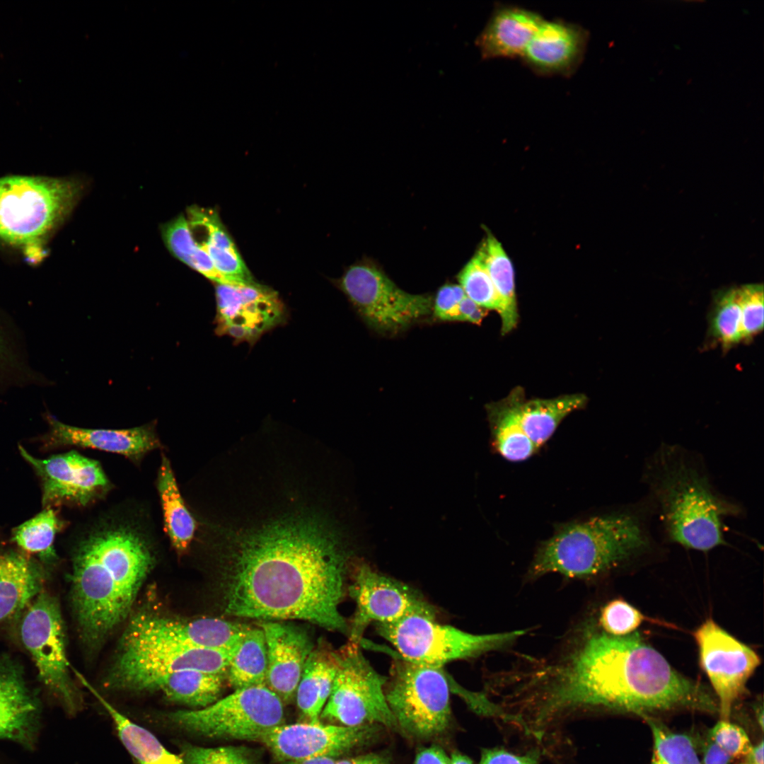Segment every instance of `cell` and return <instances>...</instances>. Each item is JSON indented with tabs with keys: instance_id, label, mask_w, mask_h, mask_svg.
<instances>
[{
	"instance_id": "9c48e42d",
	"label": "cell",
	"mask_w": 764,
	"mask_h": 764,
	"mask_svg": "<svg viewBox=\"0 0 764 764\" xmlns=\"http://www.w3.org/2000/svg\"><path fill=\"white\" fill-rule=\"evenodd\" d=\"M284 702L267 685L236 689L199 709L168 713L166 719L182 730L210 738L258 741L284 724Z\"/></svg>"
},
{
	"instance_id": "9f6ffc18",
	"label": "cell",
	"mask_w": 764,
	"mask_h": 764,
	"mask_svg": "<svg viewBox=\"0 0 764 764\" xmlns=\"http://www.w3.org/2000/svg\"><path fill=\"white\" fill-rule=\"evenodd\" d=\"M739 764H749V763H746V762H744V761H743V762H742V763H740Z\"/></svg>"
},
{
	"instance_id": "681fc988",
	"label": "cell",
	"mask_w": 764,
	"mask_h": 764,
	"mask_svg": "<svg viewBox=\"0 0 764 764\" xmlns=\"http://www.w3.org/2000/svg\"><path fill=\"white\" fill-rule=\"evenodd\" d=\"M745 760L749 764H764V746L762 739L756 745H752L751 749L744 756Z\"/></svg>"
},
{
	"instance_id": "7c38bea8",
	"label": "cell",
	"mask_w": 764,
	"mask_h": 764,
	"mask_svg": "<svg viewBox=\"0 0 764 764\" xmlns=\"http://www.w3.org/2000/svg\"><path fill=\"white\" fill-rule=\"evenodd\" d=\"M337 284L364 322L380 333L395 334L432 311V297L407 293L376 266H350Z\"/></svg>"
},
{
	"instance_id": "4316f807",
	"label": "cell",
	"mask_w": 764,
	"mask_h": 764,
	"mask_svg": "<svg viewBox=\"0 0 764 764\" xmlns=\"http://www.w3.org/2000/svg\"><path fill=\"white\" fill-rule=\"evenodd\" d=\"M523 390L517 387L503 400L487 405L492 444L497 452L511 462H520L538 451L523 431L518 416Z\"/></svg>"
},
{
	"instance_id": "db71d44e",
	"label": "cell",
	"mask_w": 764,
	"mask_h": 764,
	"mask_svg": "<svg viewBox=\"0 0 764 764\" xmlns=\"http://www.w3.org/2000/svg\"><path fill=\"white\" fill-rule=\"evenodd\" d=\"M0 764H17L16 761L0 753Z\"/></svg>"
},
{
	"instance_id": "836d02e7",
	"label": "cell",
	"mask_w": 764,
	"mask_h": 764,
	"mask_svg": "<svg viewBox=\"0 0 764 764\" xmlns=\"http://www.w3.org/2000/svg\"><path fill=\"white\" fill-rule=\"evenodd\" d=\"M161 233L166 245L176 258L216 284L224 283L208 253L196 241L183 215L166 224Z\"/></svg>"
},
{
	"instance_id": "2e32d148",
	"label": "cell",
	"mask_w": 764,
	"mask_h": 764,
	"mask_svg": "<svg viewBox=\"0 0 764 764\" xmlns=\"http://www.w3.org/2000/svg\"><path fill=\"white\" fill-rule=\"evenodd\" d=\"M378 724L356 727L325 724L320 721L285 723L265 732L258 739L280 761L321 757L335 758L371 741Z\"/></svg>"
},
{
	"instance_id": "484cf974",
	"label": "cell",
	"mask_w": 764,
	"mask_h": 764,
	"mask_svg": "<svg viewBox=\"0 0 764 764\" xmlns=\"http://www.w3.org/2000/svg\"><path fill=\"white\" fill-rule=\"evenodd\" d=\"M45 572L22 553H0V623L21 616L42 591Z\"/></svg>"
},
{
	"instance_id": "ba28073f",
	"label": "cell",
	"mask_w": 764,
	"mask_h": 764,
	"mask_svg": "<svg viewBox=\"0 0 764 764\" xmlns=\"http://www.w3.org/2000/svg\"><path fill=\"white\" fill-rule=\"evenodd\" d=\"M387 678L386 697L398 729L417 739L435 737L448 729L450 689L442 668L397 657Z\"/></svg>"
},
{
	"instance_id": "5bb4252c",
	"label": "cell",
	"mask_w": 764,
	"mask_h": 764,
	"mask_svg": "<svg viewBox=\"0 0 764 764\" xmlns=\"http://www.w3.org/2000/svg\"><path fill=\"white\" fill-rule=\"evenodd\" d=\"M701 667L717 698L719 719L729 720L735 702L743 695L760 659L751 647L707 619L693 633Z\"/></svg>"
},
{
	"instance_id": "e0dca14e",
	"label": "cell",
	"mask_w": 764,
	"mask_h": 764,
	"mask_svg": "<svg viewBox=\"0 0 764 764\" xmlns=\"http://www.w3.org/2000/svg\"><path fill=\"white\" fill-rule=\"evenodd\" d=\"M216 332L253 345L286 318L277 292L258 283L216 284Z\"/></svg>"
},
{
	"instance_id": "74e56055",
	"label": "cell",
	"mask_w": 764,
	"mask_h": 764,
	"mask_svg": "<svg viewBox=\"0 0 764 764\" xmlns=\"http://www.w3.org/2000/svg\"><path fill=\"white\" fill-rule=\"evenodd\" d=\"M458 279L468 298L485 310L499 313L500 300L478 252L461 271Z\"/></svg>"
},
{
	"instance_id": "3957f363",
	"label": "cell",
	"mask_w": 764,
	"mask_h": 764,
	"mask_svg": "<svg viewBox=\"0 0 764 764\" xmlns=\"http://www.w3.org/2000/svg\"><path fill=\"white\" fill-rule=\"evenodd\" d=\"M72 602L83 638L102 642L129 615L154 558L129 526H106L82 540L73 555Z\"/></svg>"
},
{
	"instance_id": "5b68a950",
	"label": "cell",
	"mask_w": 764,
	"mask_h": 764,
	"mask_svg": "<svg viewBox=\"0 0 764 764\" xmlns=\"http://www.w3.org/2000/svg\"><path fill=\"white\" fill-rule=\"evenodd\" d=\"M651 511L647 502L562 526L538 547L528 577L589 579L642 555L654 544Z\"/></svg>"
},
{
	"instance_id": "277c9868",
	"label": "cell",
	"mask_w": 764,
	"mask_h": 764,
	"mask_svg": "<svg viewBox=\"0 0 764 764\" xmlns=\"http://www.w3.org/2000/svg\"><path fill=\"white\" fill-rule=\"evenodd\" d=\"M642 481L667 539L685 548L707 552L726 543L724 521L741 514V507L714 487L695 453L662 444L647 458Z\"/></svg>"
},
{
	"instance_id": "f907efd6",
	"label": "cell",
	"mask_w": 764,
	"mask_h": 764,
	"mask_svg": "<svg viewBox=\"0 0 764 764\" xmlns=\"http://www.w3.org/2000/svg\"><path fill=\"white\" fill-rule=\"evenodd\" d=\"M335 758L321 757L285 762L284 764H335Z\"/></svg>"
},
{
	"instance_id": "8992f818",
	"label": "cell",
	"mask_w": 764,
	"mask_h": 764,
	"mask_svg": "<svg viewBox=\"0 0 764 764\" xmlns=\"http://www.w3.org/2000/svg\"><path fill=\"white\" fill-rule=\"evenodd\" d=\"M81 192L73 179L12 175L0 178V240L37 264L47 255L51 233L69 214Z\"/></svg>"
},
{
	"instance_id": "ee69618b",
	"label": "cell",
	"mask_w": 764,
	"mask_h": 764,
	"mask_svg": "<svg viewBox=\"0 0 764 764\" xmlns=\"http://www.w3.org/2000/svg\"><path fill=\"white\" fill-rule=\"evenodd\" d=\"M479 764H538L537 753L518 756L502 748L484 749Z\"/></svg>"
},
{
	"instance_id": "11a10c76",
	"label": "cell",
	"mask_w": 764,
	"mask_h": 764,
	"mask_svg": "<svg viewBox=\"0 0 764 764\" xmlns=\"http://www.w3.org/2000/svg\"><path fill=\"white\" fill-rule=\"evenodd\" d=\"M756 714H757V719L758 720V724H760L761 729H763V711L762 706L758 708V710L756 711Z\"/></svg>"
},
{
	"instance_id": "8fae6325",
	"label": "cell",
	"mask_w": 764,
	"mask_h": 764,
	"mask_svg": "<svg viewBox=\"0 0 764 764\" xmlns=\"http://www.w3.org/2000/svg\"><path fill=\"white\" fill-rule=\"evenodd\" d=\"M338 653L339 665L320 719L341 725H383L398 729L386 697L387 677L379 673L351 642Z\"/></svg>"
},
{
	"instance_id": "f6af8a7d",
	"label": "cell",
	"mask_w": 764,
	"mask_h": 764,
	"mask_svg": "<svg viewBox=\"0 0 764 764\" xmlns=\"http://www.w3.org/2000/svg\"><path fill=\"white\" fill-rule=\"evenodd\" d=\"M486 316V310L466 296L460 302L456 321L480 324Z\"/></svg>"
},
{
	"instance_id": "8d00e7d4",
	"label": "cell",
	"mask_w": 764,
	"mask_h": 764,
	"mask_svg": "<svg viewBox=\"0 0 764 764\" xmlns=\"http://www.w3.org/2000/svg\"><path fill=\"white\" fill-rule=\"evenodd\" d=\"M737 287L724 289L714 296L710 317V331L724 348L743 341Z\"/></svg>"
},
{
	"instance_id": "f1b7e54d",
	"label": "cell",
	"mask_w": 764,
	"mask_h": 764,
	"mask_svg": "<svg viewBox=\"0 0 764 764\" xmlns=\"http://www.w3.org/2000/svg\"><path fill=\"white\" fill-rule=\"evenodd\" d=\"M587 400L586 396L581 393L549 399L523 398L518 408L521 427L538 451L552 436L560 422L569 414L583 408Z\"/></svg>"
},
{
	"instance_id": "52a82bcc",
	"label": "cell",
	"mask_w": 764,
	"mask_h": 764,
	"mask_svg": "<svg viewBox=\"0 0 764 764\" xmlns=\"http://www.w3.org/2000/svg\"><path fill=\"white\" fill-rule=\"evenodd\" d=\"M376 625L378 634L395 647L399 657L440 668L453 661L505 649L526 633V630H516L473 634L419 615Z\"/></svg>"
},
{
	"instance_id": "9a60e30c",
	"label": "cell",
	"mask_w": 764,
	"mask_h": 764,
	"mask_svg": "<svg viewBox=\"0 0 764 764\" xmlns=\"http://www.w3.org/2000/svg\"><path fill=\"white\" fill-rule=\"evenodd\" d=\"M248 627L218 618L184 620L144 611L131 619L121 643L231 650Z\"/></svg>"
},
{
	"instance_id": "7dc6e473",
	"label": "cell",
	"mask_w": 764,
	"mask_h": 764,
	"mask_svg": "<svg viewBox=\"0 0 764 764\" xmlns=\"http://www.w3.org/2000/svg\"><path fill=\"white\" fill-rule=\"evenodd\" d=\"M414 764H450V757L441 747L433 746L418 752Z\"/></svg>"
},
{
	"instance_id": "30bf717a",
	"label": "cell",
	"mask_w": 764,
	"mask_h": 764,
	"mask_svg": "<svg viewBox=\"0 0 764 764\" xmlns=\"http://www.w3.org/2000/svg\"><path fill=\"white\" fill-rule=\"evenodd\" d=\"M19 635L40 682L71 716L82 707V696L70 673L64 622L57 600L42 591L21 614Z\"/></svg>"
},
{
	"instance_id": "7a4b0ae2",
	"label": "cell",
	"mask_w": 764,
	"mask_h": 764,
	"mask_svg": "<svg viewBox=\"0 0 764 764\" xmlns=\"http://www.w3.org/2000/svg\"><path fill=\"white\" fill-rule=\"evenodd\" d=\"M226 589V614L301 620L347 633L340 612L347 553L335 533L311 521L267 526L236 550Z\"/></svg>"
},
{
	"instance_id": "6da1fadb",
	"label": "cell",
	"mask_w": 764,
	"mask_h": 764,
	"mask_svg": "<svg viewBox=\"0 0 764 764\" xmlns=\"http://www.w3.org/2000/svg\"><path fill=\"white\" fill-rule=\"evenodd\" d=\"M523 685L531 716L541 726L589 709L639 716L680 708L718 712L703 685L677 672L639 634L612 636L595 622L580 627L555 658L524 671Z\"/></svg>"
},
{
	"instance_id": "7bdbcfd3",
	"label": "cell",
	"mask_w": 764,
	"mask_h": 764,
	"mask_svg": "<svg viewBox=\"0 0 764 764\" xmlns=\"http://www.w3.org/2000/svg\"><path fill=\"white\" fill-rule=\"evenodd\" d=\"M465 296L459 284H444L438 290L432 306L434 316L443 321H456L459 303Z\"/></svg>"
},
{
	"instance_id": "44dd1931",
	"label": "cell",
	"mask_w": 764,
	"mask_h": 764,
	"mask_svg": "<svg viewBox=\"0 0 764 764\" xmlns=\"http://www.w3.org/2000/svg\"><path fill=\"white\" fill-rule=\"evenodd\" d=\"M260 627L267 646L265 685L284 703L290 702L313 651L311 640L306 632L291 625L266 622Z\"/></svg>"
},
{
	"instance_id": "c3c4849f",
	"label": "cell",
	"mask_w": 764,
	"mask_h": 764,
	"mask_svg": "<svg viewBox=\"0 0 764 764\" xmlns=\"http://www.w3.org/2000/svg\"><path fill=\"white\" fill-rule=\"evenodd\" d=\"M335 764H390V758L383 753H367L336 760Z\"/></svg>"
},
{
	"instance_id": "603a6c76",
	"label": "cell",
	"mask_w": 764,
	"mask_h": 764,
	"mask_svg": "<svg viewBox=\"0 0 764 764\" xmlns=\"http://www.w3.org/2000/svg\"><path fill=\"white\" fill-rule=\"evenodd\" d=\"M225 678L224 675L197 671L162 672L128 678L112 689L159 692L171 702L199 709L219 699Z\"/></svg>"
},
{
	"instance_id": "d6986e66",
	"label": "cell",
	"mask_w": 764,
	"mask_h": 764,
	"mask_svg": "<svg viewBox=\"0 0 764 764\" xmlns=\"http://www.w3.org/2000/svg\"><path fill=\"white\" fill-rule=\"evenodd\" d=\"M588 41L589 33L581 25L544 19L521 59L538 75L568 77L582 62Z\"/></svg>"
},
{
	"instance_id": "1f68e13d",
	"label": "cell",
	"mask_w": 764,
	"mask_h": 764,
	"mask_svg": "<svg viewBox=\"0 0 764 764\" xmlns=\"http://www.w3.org/2000/svg\"><path fill=\"white\" fill-rule=\"evenodd\" d=\"M158 490L164 518V526L170 542L178 552L185 551L194 536L196 524L185 505L169 461L162 456L158 476Z\"/></svg>"
},
{
	"instance_id": "7402d4cb",
	"label": "cell",
	"mask_w": 764,
	"mask_h": 764,
	"mask_svg": "<svg viewBox=\"0 0 764 764\" xmlns=\"http://www.w3.org/2000/svg\"><path fill=\"white\" fill-rule=\"evenodd\" d=\"M50 431L45 437L46 447L76 446L91 448L139 459L160 446L152 426L124 429H86L65 424L47 417Z\"/></svg>"
},
{
	"instance_id": "ab89813d",
	"label": "cell",
	"mask_w": 764,
	"mask_h": 764,
	"mask_svg": "<svg viewBox=\"0 0 764 764\" xmlns=\"http://www.w3.org/2000/svg\"><path fill=\"white\" fill-rule=\"evenodd\" d=\"M743 341L751 340L763 328V286L751 284L737 287Z\"/></svg>"
},
{
	"instance_id": "d6a6232c",
	"label": "cell",
	"mask_w": 764,
	"mask_h": 764,
	"mask_svg": "<svg viewBox=\"0 0 764 764\" xmlns=\"http://www.w3.org/2000/svg\"><path fill=\"white\" fill-rule=\"evenodd\" d=\"M267 670L263 630L248 626L230 659L226 678L235 690L263 685L266 684Z\"/></svg>"
},
{
	"instance_id": "d590c367",
	"label": "cell",
	"mask_w": 764,
	"mask_h": 764,
	"mask_svg": "<svg viewBox=\"0 0 764 764\" xmlns=\"http://www.w3.org/2000/svg\"><path fill=\"white\" fill-rule=\"evenodd\" d=\"M641 717L645 719L652 734L653 753L650 764H702L690 736L671 731L649 714Z\"/></svg>"
},
{
	"instance_id": "f35d334b",
	"label": "cell",
	"mask_w": 764,
	"mask_h": 764,
	"mask_svg": "<svg viewBox=\"0 0 764 764\" xmlns=\"http://www.w3.org/2000/svg\"><path fill=\"white\" fill-rule=\"evenodd\" d=\"M645 620V616L623 599H613L601 609L598 625L608 635L623 637L632 634Z\"/></svg>"
},
{
	"instance_id": "d4e9b609",
	"label": "cell",
	"mask_w": 764,
	"mask_h": 764,
	"mask_svg": "<svg viewBox=\"0 0 764 764\" xmlns=\"http://www.w3.org/2000/svg\"><path fill=\"white\" fill-rule=\"evenodd\" d=\"M187 214L190 227L204 233V240L197 243L208 253L224 284L255 283L217 213L193 206L188 209Z\"/></svg>"
},
{
	"instance_id": "ffe728a7",
	"label": "cell",
	"mask_w": 764,
	"mask_h": 764,
	"mask_svg": "<svg viewBox=\"0 0 764 764\" xmlns=\"http://www.w3.org/2000/svg\"><path fill=\"white\" fill-rule=\"evenodd\" d=\"M42 727L40 701L28 688L17 665L0 659V740L34 751Z\"/></svg>"
},
{
	"instance_id": "4fadbf2b",
	"label": "cell",
	"mask_w": 764,
	"mask_h": 764,
	"mask_svg": "<svg viewBox=\"0 0 764 764\" xmlns=\"http://www.w3.org/2000/svg\"><path fill=\"white\" fill-rule=\"evenodd\" d=\"M349 592L356 610L348 642L355 644L360 645L372 623H390L413 615L436 618L435 608L417 591L366 564L357 568Z\"/></svg>"
},
{
	"instance_id": "e575fe53",
	"label": "cell",
	"mask_w": 764,
	"mask_h": 764,
	"mask_svg": "<svg viewBox=\"0 0 764 764\" xmlns=\"http://www.w3.org/2000/svg\"><path fill=\"white\" fill-rule=\"evenodd\" d=\"M62 522L57 511L47 507L32 519L13 528L11 540L23 550L45 562L56 559L54 540Z\"/></svg>"
},
{
	"instance_id": "83f0119b",
	"label": "cell",
	"mask_w": 764,
	"mask_h": 764,
	"mask_svg": "<svg viewBox=\"0 0 764 764\" xmlns=\"http://www.w3.org/2000/svg\"><path fill=\"white\" fill-rule=\"evenodd\" d=\"M339 665L337 652L325 648L313 650L298 685L297 706L307 722L320 721L330 696Z\"/></svg>"
},
{
	"instance_id": "bcb514c9",
	"label": "cell",
	"mask_w": 764,
	"mask_h": 764,
	"mask_svg": "<svg viewBox=\"0 0 764 764\" xmlns=\"http://www.w3.org/2000/svg\"><path fill=\"white\" fill-rule=\"evenodd\" d=\"M732 760L716 743L707 738L702 748V764H730Z\"/></svg>"
},
{
	"instance_id": "f5cc1de1",
	"label": "cell",
	"mask_w": 764,
	"mask_h": 764,
	"mask_svg": "<svg viewBox=\"0 0 764 764\" xmlns=\"http://www.w3.org/2000/svg\"><path fill=\"white\" fill-rule=\"evenodd\" d=\"M6 344L3 337V335L0 330V361L6 357Z\"/></svg>"
},
{
	"instance_id": "816d5d0a",
	"label": "cell",
	"mask_w": 764,
	"mask_h": 764,
	"mask_svg": "<svg viewBox=\"0 0 764 764\" xmlns=\"http://www.w3.org/2000/svg\"><path fill=\"white\" fill-rule=\"evenodd\" d=\"M450 764H473V763L468 756L459 752H454L450 757Z\"/></svg>"
},
{
	"instance_id": "f546056e",
	"label": "cell",
	"mask_w": 764,
	"mask_h": 764,
	"mask_svg": "<svg viewBox=\"0 0 764 764\" xmlns=\"http://www.w3.org/2000/svg\"><path fill=\"white\" fill-rule=\"evenodd\" d=\"M81 681L108 712L121 742L137 764H185L181 756L168 751L149 730L129 719L110 704L84 678Z\"/></svg>"
},
{
	"instance_id": "4dcf8cb0",
	"label": "cell",
	"mask_w": 764,
	"mask_h": 764,
	"mask_svg": "<svg viewBox=\"0 0 764 764\" xmlns=\"http://www.w3.org/2000/svg\"><path fill=\"white\" fill-rule=\"evenodd\" d=\"M478 253L500 300L501 332L506 335L515 328L519 319L512 263L501 243L490 233Z\"/></svg>"
},
{
	"instance_id": "60d3db41",
	"label": "cell",
	"mask_w": 764,
	"mask_h": 764,
	"mask_svg": "<svg viewBox=\"0 0 764 764\" xmlns=\"http://www.w3.org/2000/svg\"><path fill=\"white\" fill-rule=\"evenodd\" d=\"M181 752L185 764H254L249 753L237 746L205 748L185 744Z\"/></svg>"
},
{
	"instance_id": "b9f144b4",
	"label": "cell",
	"mask_w": 764,
	"mask_h": 764,
	"mask_svg": "<svg viewBox=\"0 0 764 764\" xmlns=\"http://www.w3.org/2000/svg\"><path fill=\"white\" fill-rule=\"evenodd\" d=\"M707 738L732 759L745 756L752 746L746 732L730 720L719 719L709 731Z\"/></svg>"
},
{
	"instance_id": "cb8c5ba5",
	"label": "cell",
	"mask_w": 764,
	"mask_h": 764,
	"mask_svg": "<svg viewBox=\"0 0 764 764\" xmlns=\"http://www.w3.org/2000/svg\"><path fill=\"white\" fill-rule=\"evenodd\" d=\"M544 18L538 13L514 5H497L475 40L481 57L521 58Z\"/></svg>"
},
{
	"instance_id": "ac0fdd59",
	"label": "cell",
	"mask_w": 764,
	"mask_h": 764,
	"mask_svg": "<svg viewBox=\"0 0 764 764\" xmlns=\"http://www.w3.org/2000/svg\"><path fill=\"white\" fill-rule=\"evenodd\" d=\"M19 452L40 477L43 507L69 502L85 506L105 493L110 482L99 463L75 451L39 459Z\"/></svg>"
}]
</instances>
